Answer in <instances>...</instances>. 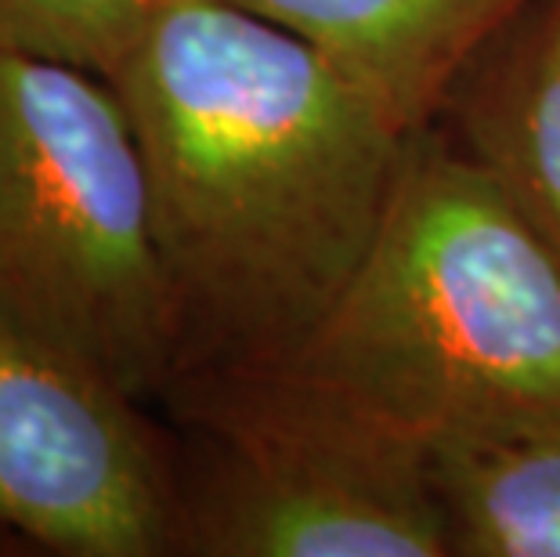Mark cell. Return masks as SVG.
Masks as SVG:
<instances>
[{"instance_id": "cell-1", "label": "cell", "mask_w": 560, "mask_h": 557, "mask_svg": "<svg viewBox=\"0 0 560 557\" xmlns=\"http://www.w3.org/2000/svg\"><path fill=\"white\" fill-rule=\"evenodd\" d=\"M105 80L145 160L171 387L276 370L362 265L416 135L307 40L224 0H160Z\"/></svg>"}, {"instance_id": "cell-2", "label": "cell", "mask_w": 560, "mask_h": 557, "mask_svg": "<svg viewBox=\"0 0 560 557\" xmlns=\"http://www.w3.org/2000/svg\"><path fill=\"white\" fill-rule=\"evenodd\" d=\"M268 373L431 456L539 434L560 423V265L434 124L351 282Z\"/></svg>"}, {"instance_id": "cell-3", "label": "cell", "mask_w": 560, "mask_h": 557, "mask_svg": "<svg viewBox=\"0 0 560 557\" xmlns=\"http://www.w3.org/2000/svg\"><path fill=\"white\" fill-rule=\"evenodd\" d=\"M0 326L141 406L171 387L174 304L145 160L105 77L0 47Z\"/></svg>"}, {"instance_id": "cell-4", "label": "cell", "mask_w": 560, "mask_h": 557, "mask_svg": "<svg viewBox=\"0 0 560 557\" xmlns=\"http://www.w3.org/2000/svg\"><path fill=\"white\" fill-rule=\"evenodd\" d=\"M171 557H452L427 449L282 373L174 384Z\"/></svg>"}, {"instance_id": "cell-5", "label": "cell", "mask_w": 560, "mask_h": 557, "mask_svg": "<svg viewBox=\"0 0 560 557\" xmlns=\"http://www.w3.org/2000/svg\"><path fill=\"white\" fill-rule=\"evenodd\" d=\"M174 428L0 326V557H171Z\"/></svg>"}, {"instance_id": "cell-6", "label": "cell", "mask_w": 560, "mask_h": 557, "mask_svg": "<svg viewBox=\"0 0 560 557\" xmlns=\"http://www.w3.org/2000/svg\"><path fill=\"white\" fill-rule=\"evenodd\" d=\"M296 33L409 135L434 127L470 58L532 0H224Z\"/></svg>"}, {"instance_id": "cell-7", "label": "cell", "mask_w": 560, "mask_h": 557, "mask_svg": "<svg viewBox=\"0 0 560 557\" xmlns=\"http://www.w3.org/2000/svg\"><path fill=\"white\" fill-rule=\"evenodd\" d=\"M438 127L560 265V0H532L452 84Z\"/></svg>"}, {"instance_id": "cell-8", "label": "cell", "mask_w": 560, "mask_h": 557, "mask_svg": "<svg viewBox=\"0 0 560 557\" xmlns=\"http://www.w3.org/2000/svg\"><path fill=\"white\" fill-rule=\"evenodd\" d=\"M452 557H560V423L434 456Z\"/></svg>"}, {"instance_id": "cell-9", "label": "cell", "mask_w": 560, "mask_h": 557, "mask_svg": "<svg viewBox=\"0 0 560 557\" xmlns=\"http://www.w3.org/2000/svg\"><path fill=\"white\" fill-rule=\"evenodd\" d=\"M160 0H0V47L109 77Z\"/></svg>"}]
</instances>
